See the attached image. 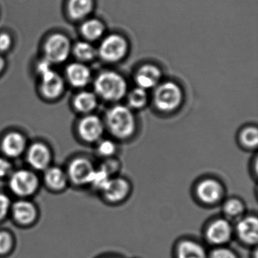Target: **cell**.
Returning a JSON list of instances; mask_svg holds the SVG:
<instances>
[{
    "instance_id": "cell-26",
    "label": "cell",
    "mask_w": 258,
    "mask_h": 258,
    "mask_svg": "<svg viewBox=\"0 0 258 258\" xmlns=\"http://www.w3.org/2000/svg\"><path fill=\"white\" fill-rule=\"evenodd\" d=\"M75 56L81 61H91L96 55V49L88 42H78L74 48Z\"/></svg>"
},
{
    "instance_id": "cell-3",
    "label": "cell",
    "mask_w": 258,
    "mask_h": 258,
    "mask_svg": "<svg viewBox=\"0 0 258 258\" xmlns=\"http://www.w3.org/2000/svg\"><path fill=\"white\" fill-rule=\"evenodd\" d=\"M183 93L176 83L168 81L157 86L154 92V105L157 109L163 112H170L180 106Z\"/></svg>"
},
{
    "instance_id": "cell-20",
    "label": "cell",
    "mask_w": 258,
    "mask_h": 258,
    "mask_svg": "<svg viewBox=\"0 0 258 258\" xmlns=\"http://www.w3.org/2000/svg\"><path fill=\"white\" fill-rule=\"evenodd\" d=\"M45 181L52 189L61 190L67 185V173L58 167H49L45 170Z\"/></svg>"
},
{
    "instance_id": "cell-5",
    "label": "cell",
    "mask_w": 258,
    "mask_h": 258,
    "mask_svg": "<svg viewBox=\"0 0 258 258\" xmlns=\"http://www.w3.org/2000/svg\"><path fill=\"white\" fill-rule=\"evenodd\" d=\"M127 50V41L123 36L111 34L102 40L98 53L107 62H117L124 58Z\"/></svg>"
},
{
    "instance_id": "cell-22",
    "label": "cell",
    "mask_w": 258,
    "mask_h": 258,
    "mask_svg": "<svg viewBox=\"0 0 258 258\" xmlns=\"http://www.w3.org/2000/svg\"><path fill=\"white\" fill-rule=\"evenodd\" d=\"M93 9V0H70L69 4V15L77 20L87 17Z\"/></svg>"
},
{
    "instance_id": "cell-25",
    "label": "cell",
    "mask_w": 258,
    "mask_h": 258,
    "mask_svg": "<svg viewBox=\"0 0 258 258\" xmlns=\"http://www.w3.org/2000/svg\"><path fill=\"white\" fill-rule=\"evenodd\" d=\"M223 212L228 218L235 219L241 217L244 211V205L240 199L232 198L228 199L223 207Z\"/></svg>"
},
{
    "instance_id": "cell-36",
    "label": "cell",
    "mask_w": 258,
    "mask_h": 258,
    "mask_svg": "<svg viewBox=\"0 0 258 258\" xmlns=\"http://www.w3.org/2000/svg\"><path fill=\"white\" fill-rule=\"evenodd\" d=\"M4 66H5V61H4L3 57L0 55V72L4 70Z\"/></svg>"
},
{
    "instance_id": "cell-11",
    "label": "cell",
    "mask_w": 258,
    "mask_h": 258,
    "mask_svg": "<svg viewBox=\"0 0 258 258\" xmlns=\"http://www.w3.org/2000/svg\"><path fill=\"white\" fill-rule=\"evenodd\" d=\"M51 160L50 150L43 143H34L27 150V161L34 170H46L50 167Z\"/></svg>"
},
{
    "instance_id": "cell-28",
    "label": "cell",
    "mask_w": 258,
    "mask_h": 258,
    "mask_svg": "<svg viewBox=\"0 0 258 258\" xmlns=\"http://www.w3.org/2000/svg\"><path fill=\"white\" fill-rule=\"evenodd\" d=\"M111 178V176L105 170L100 167V168L96 169L95 170L90 184L93 185L96 189L100 190L102 191Z\"/></svg>"
},
{
    "instance_id": "cell-14",
    "label": "cell",
    "mask_w": 258,
    "mask_h": 258,
    "mask_svg": "<svg viewBox=\"0 0 258 258\" xmlns=\"http://www.w3.org/2000/svg\"><path fill=\"white\" fill-rule=\"evenodd\" d=\"M102 191L105 199L109 202H121L129 195L131 191V185L129 182L123 178L111 177Z\"/></svg>"
},
{
    "instance_id": "cell-21",
    "label": "cell",
    "mask_w": 258,
    "mask_h": 258,
    "mask_svg": "<svg viewBox=\"0 0 258 258\" xmlns=\"http://www.w3.org/2000/svg\"><path fill=\"white\" fill-rule=\"evenodd\" d=\"M96 95L91 92L84 91L77 95L74 100V105L78 111L84 114L93 111L97 106Z\"/></svg>"
},
{
    "instance_id": "cell-7",
    "label": "cell",
    "mask_w": 258,
    "mask_h": 258,
    "mask_svg": "<svg viewBox=\"0 0 258 258\" xmlns=\"http://www.w3.org/2000/svg\"><path fill=\"white\" fill-rule=\"evenodd\" d=\"M95 170L96 168L90 160L78 158L69 164L67 176L75 185H85L91 182Z\"/></svg>"
},
{
    "instance_id": "cell-23",
    "label": "cell",
    "mask_w": 258,
    "mask_h": 258,
    "mask_svg": "<svg viewBox=\"0 0 258 258\" xmlns=\"http://www.w3.org/2000/svg\"><path fill=\"white\" fill-rule=\"evenodd\" d=\"M105 31L103 23L98 19H89L81 26V33L89 40L100 38Z\"/></svg>"
},
{
    "instance_id": "cell-12",
    "label": "cell",
    "mask_w": 258,
    "mask_h": 258,
    "mask_svg": "<svg viewBox=\"0 0 258 258\" xmlns=\"http://www.w3.org/2000/svg\"><path fill=\"white\" fill-rule=\"evenodd\" d=\"M238 238L247 245H254L258 240V220L254 216L243 217L236 225Z\"/></svg>"
},
{
    "instance_id": "cell-29",
    "label": "cell",
    "mask_w": 258,
    "mask_h": 258,
    "mask_svg": "<svg viewBox=\"0 0 258 258\" xmlns=\"http://www.w3.org/2000/svg\"><path fill=\"white\" fill-rule=\"evenodd\" d=\"M97 152L99 155L103 158H113L114 154L117 152V146L112 140H99L97 146Z\"/></svg>"
},
{
    "instance_id": "cell-24",
    "label": "cell",
    "mask_w": 258,
    "mask_h": 258,
    "mask_svg": "<svg viewBox=\"0 0 258 258\" xmlns=\"http://www.w3.org/2000/svg\"><path fill=\"white\" fill-rule=\"evenodd\" d=\"M148 93L144 89L137 87L130 92L127 96V102L130 108L141 109L148 103Z\"/></svg>"
},
{
    "instance_id": "cell-9",
    "label": "cell",
    "mask_w": 258,
    "mask_h": 258,
    "mask_svg": "<svg viewBox=\"0 0 258 258\" xmlns=\"http://www.w3.org/2000/svg\"><path fill=\"white\" fill-rule=\"evenodd\" d=\"M232 232V225L228 220L217 219L213 221L207 229V240L211 244L220 247L230 241Z\"/></svg>"
},
{
    "instance_id": "cell-31",
    "label": "cell",
    "mask_w": 258,
    "mask_h": 258,
    "mask_svg": "<svg viewBox=\"0 0 258 258\" xmlns=\"http://www.w3.org/2000/svg\"><path fill=\"white\" fill-rule=\"evenodd\" d=\"M13 238L8 232H0V255L6 254L11 250Z\"/></svg>"
},
{
    "instance_id": "cell-8",
    "label": "cell",
    "mask_w": 258,
    "mask_h": 258,
    "mask_svg": "<svg viewBox=\"0 0 258 258\" xmlns=\"http://www.w3.org/2000/svg\"><path fill=\"white\" fill-rule=\"evenodd\" d=\"M105 128L104 122L94 114H87L81 119L78 125L80 136L88 143H96L101 140Z\"/></svg>"
},
{
    "instance_id": "cell-4",
    "label": "cell",
    "mask_w": 258,
    "mask_h": 258,
    "mask_svg": "<svg viewBox=\"0 0 258 258\" xmlns=\"http://www.w3.org/2000/svg\"><path fill=\"white\" fill-rule=\"evenodd\" d=\"M10 190L19 197L32 196L38 188L37 175L31 170L21 169L13 171L9 179Z\"/></svg>"
},
{
    "instance_id": "cell-17",
    "label": "cell",
    "mask_w": 258,
    "mask_h": 258,
    "mask_svg": "<svg viewBox=\"0 0 258 258\" xmlns=\"http://www.w3.org/2000/svg\"><path fill=\"white\" fill-rule=\"evenodd\" d=\"M11 210L15 220L22 225L31 224L37 217L35 206L29 201H18L12 205Z\"/></svg>"
},
{
    "instance_id": "cell-19",
    "label": "cell",
    "mask_w": 258,
    "mask_h": 258,
    "mask_svg": "<svg viewBox=\"0 0 258 258\" xmlns=\"http://www.w3.org/2000/svg\"><path fill=\"white\" fill-rule=\"evenodd\" d=\"M176 258H208L205 247L197 241L184 240L178 244Z\"/></svg>"
},
{
    "instance_id": "cell-10",
    "label": "cell",
    "mask_w": 258,
    "mask_h": 258,
    "mask_svg": "<svg viewBox=\"0 0 258 258\" xmlns=\"http://www.w3.org/2000/svg\"><path fill=\"white\" fill-rule=\"evenodd\" d=\"M196 194L201 202L206 205H213L221 200L224 194V188L219 181L205 179L198 184Z\"/></svg>"
},
{
    "instance_id": "cell-30",
    "label": "cell",
    "mask_w": 258,
    "mask_h": 258,
    "mask_svg": "<svg viewBox=\"0 0 258 258\" xmlns=\"http://www.w3.org/2000/svg\"><path fill=\"white\" fill-rule=\"evenodd\" d=\"M208 258H238V256L231 249L220 246L216 247L208 254Z\"/></svg>"
},
{
    "instance_id": "cell-27",
    "label": "cell",
    "mask_w": 258,
    "mask_h": 258,
    "mask_svg": "<svg viewBox=\"0 0 258 258\" xmlns=\"http://www.w3.org/2000/svg\"><path fill=\"white\" fill-rule=\"evenodd\" d=\"M240 141L243 146L253 149L258 143V131L256 126H247L240 134Z\"/></svg>"
},
{
    "instance_id": "cell-33",
    "label": "cell",
    "mask_w": 258,
    "mask_h": 258,
    "mask_svg": "<svg viewBox=\"0 0 258 258\" xmlns=\"http://www.w3.org/2000/svg\"><path fill=\"white\" fill-rule=\"evenodd\" d=\"M119 166H120V164H119L118 161L114 158H106V161L101 166V168L105 170L111 176L119 170Z\"/></svg>"
},
{
    "instance_id": "cell-34",
    "label": "cell",
    "mask_w": 258,
    "mask_h": 258,
    "mask_svg": "<svg viewBox=\"0 0 258 258\" xmlns=\"http://www.w3.org/2000/svg\"><path fill=\"white\" fill-rule=\"evenodd\" d=\"M13 167L12 163L7 158L0 157V177L10 176L13 173Z\"/></svg>"
},
{
    "instance_id": "cell-6",
    "label": "cell",
    "mask_w": 258,
    "mask_h": 258,
    "mask_svg": "<svg viewBox=\"0 0 258 258\" xmlns=\"http://www.w3.org/2000/svg\"><path fill=\"white\" fill-rule=\"evenodd\" d=\"M46 59L50 63L64 62L69 58L71 43L69 38L62 34H53L45 44Z\"/></svg>"
},
{
    "instance_id": "cell-35",
    "label": "cell",
    "mask_w": 258,
    "mask_h": 258,
    "mask_svg": "<svg viewBox=\"0 0 258 258\" xmlns=\"http://www.w3.org/2000/svg\"><path fill=\"white\" fill-rule=\"evenodd\" d=\"M12 44L11 37L8 34H0V52H6Z\"/></svg>"
},
{
    "instance_id": "cell-15",
    "label": "cell",
    "mask_w": 258,
    "mask_h": 258,
    "mask_svg": "<svg viewBox=\"0 0 258 258\" xmlns=\"http://www.w3.org/2000/svg\"><path fill=\"white\" fill-rule=\"evenodd\" d=\"M161 72L159 68L152 64L141 66L135 75V81L140 88L147 90L154 88L159 84Z\"/></svg>"
},
{
    "instance_id": "cell-32",
    "label": "cell",
    "mask_w": 258,
    "mask_h": 258,
    "mask_svg": "<svg viewBox=\"0 0 258 258\" xmlns=\"http://www.w3.org/2000/svg\"><path fill=\"white\" fill-rule=\"evenodd\" d=\"M12 208L11 201L8 196L0 192V220H4Z\"/></svg>"
},
{
    "instance_id": "cell-16",
    "label": "cell",
    "mask_w": 258,
    "mask_h": 258,
    "mask_svg": "<svg viewBox=\"0 0 258 258\" xmlns=\"http://www.w3.org/2000/svg\"><path fill=\"white\" fill-rule=\"evenodd\" d=\"M27 147L26 140L19 132H11L4 137L1 144L3 152L9 158H16L25 152Z\"/></svg>"
},
{
    "instance_id": "cell-1",
    "label": "cell",
    "mask_w": 258,
    "mask_h": 258,
    "mask_svg": "<svg viewBox=\"0 0 258 258\" xmlns=\"http://www.w3.org/2000/svg\"><path fill=\"white\" fill-rule=\"evenodd\" d=\"M105 126L118 140L131 138L137 130V120L131 108L122 105L111 107L106 112Z\"/></svg>"
},
{
    "instance_id": "cell-13",
    "label": "cell",
    "mask_w": 258,
    "mask_h": 258,
    "mask_svg": "<svg viewBox=\"0 0 258 258\" xmlns=\"http://www.w3.org/2000/svg\"><path fill=\"white\" fill-rule=\"evenodd\" d=\"M42 93L49 99H55L62 93L64 90V82L62 78L56 72L51 69L49 72L41 74Z\"/></svg>"
},
{
    "instance_id": "cell-18",
    "label": "cell",
    "mask_w": 258,
    "mask_h": 258,
    "mask_svg": "<svg viewBox=\"0 0 258 258\" xmlns=\"http://www.w3.org/2000/svg\"><path fill=\"white\" fill-rule=\"evenodd\" d=\"M68 79L72 86L78 88L85 87L91 79V72L88 67L81 63H72L66 71Z\"/></svg>"
},
{
    "instance_id": "cell-2",
    "label": "cell",
    "mask_w": 258,
    "mask_h": 258,
    "mask_svg": "<svg viewBox=\"0 0 258 258\" xmlns=\"http://www.w3.org/2000/svg\"><path fill=\"white\" fill-rule=\"evenodd\" d=\"M94 89L96 95L104 100L116 102L124 97L127 84L120 74L108 71L96 78Z\"/></svg>"
}]
</instances>
